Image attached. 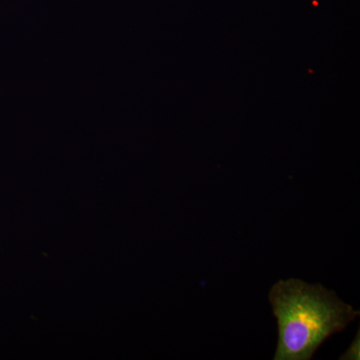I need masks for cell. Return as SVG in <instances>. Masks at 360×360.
Returning <instances> with one entry per match:
<instances>
[{
    "label": "cell",
    "instance_id": "obj_2",
    "mask_svg": "<svg viewBox=\"0 0 360 360\" xmlns=\"http://www.w3.org/2000/svg\"><path fill=\"white\" fill-rule=\"evenodd\" d=\"M341 360H359V331L356 338H354V342L352 343L349 348L345 352L341 357Z\"/></svg>",
    "mask_w": 360,
    "mask_h": 360
},
{
    "label": "cell",
    "instance_id": "obj_1",
    "mask_svg": "<svg viewBox=\"0 0 360 360\" xmlns=\"http://www.w3.org/2000/svg\"><path fill=\"white\" fill-rule=\"evenodd\" d=\"M278 326L274 360H310L331 335L341 333L360 312L321 284L279 281L269 295Z\"/></svg>",
    "mask_w": 360,
    "mask_h": 360
}]
</instances>
